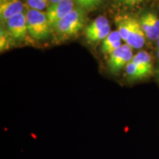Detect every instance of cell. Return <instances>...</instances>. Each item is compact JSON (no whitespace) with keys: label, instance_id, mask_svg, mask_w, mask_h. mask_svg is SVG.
Instances as JSON below:
<instances>
[{"label":"cell","instance_id":"obj_1","mask_svg":"<svg viewBox=\"0 0 159 159\" xmlns=\"http://www.w3.org/2000/svg\"><path fill=\"white\" fill-rule=\"evenodd\" d=\"M85 23V11L82 7H76L57 21L52 29L55 33V39L61 42L77 34L83 28Z\"/></svg>","mask_w":159,"mask_h":159},{"label":"cell","instance_id":"obj_2","mask_svg":"<svg viewBox=\"0 0 159 159\" xmlns=\"http://www.w3.org/2000/svg\"><path fill=\"white\" fill-rule=\"evenodd\" d=\"M25 16L28 33L33 39L44 40L49 36L52 27L45 12L27 8Z\"/></svg>","mask_w":159,"mask_h":159},{"label":"cell","instance_id":"obj_3","mask_svg":"<svg viewBox=\"0 0 159 159\" xmlns=\"http://www.w3.org/2000/svg\"><path fill=\"white\" fill-rule=\"evenodd\" d=\"M133 57V48L127 43L122 44L109 55L108 61L109 70L113 74L118 73L132 61Z\"/></svg>","mask_w":159,"mask_h":159},{"label":"cell","instance_id":"obj_4","mask_svg":"<svg viewBox=\"0 0 159 159\" xmlns=\"http://www.w3.org/2000/svg\"><path fill=\"white\" fill-rule=\"evenodd\" d=\"M74 9L75 2L73 0H62L59 2L50 4L46 13L51 27Z\"/></svg>","mask_w":159,"mask_h":159},{"label":"cell","instance_id":"obj_5","mask_svg":"<svg viewBox=\"0 0 159 159\" xmlns=\"http://www.w3.org/2000/svg\"><path fill=\"white\" fill-rule=\"evenodd\" d=\"M5 25L7 30L15 41H23L27 36L28 30L25 13H19L11 17L7 20Z\"/></svg>","mask_w":159,"mask_h":159},{"label":"cell","instance_id":"obj_6","mask_svg":"<svg viewBox=\"0 0 159 159\" xmlns=\"http://www.w3.org/2000/svg\"><path fill=\"white\" fill-rule=\"evenodd\" d=\"M140 25L149 40L155 41L159 38V18L153 13H144L141 17Z\"/></svg>","mask_w":159,"mask_h":159},{"label":"cell","instance_id":"obj_7","mask_svg":"<svg viewBox=\"0 0 159 159\" xmlns=\"http://www.w3.org/2000/svg\"><path fill=\"white\" fill-rule=\"evenodd\" d=\"M25 4L22 0H9L0 4V19L1 22L5 25L7 21L11 17L24 13L25 11Z\"/></svg>","mask_w":159,"mask_h":159},{"label":"cell","instance_id":"obj_8","mask_svg":"<svg viewBox=\"0 0 159 159\" xmlns=\"http://www.w3.org/2000/svg\"><path fill=\"white\" fill-rule=\"evenodd\" d=\"M145 33L142 29L139 20H136L134 27L131 30L129 36L126 41V43L131 48L140 49L145 43Z\"/></svg>","mask_w":159,"mask_h":159},{"label":"cell","instance_id":"obj_9","mask_svg":"<svg viewBox=\"0 0 159 159\" xmlns=\"http://www.w3.org/2000/svg\"><path fill=\"white\" fill-rule=\"evenodd\" d=\"M136 19L128 16H119L116 18L115 21L117 27V30L120 34L122 39L126 42L131 30L134 27Z\"/></svg>","mask_w":159,"mask_h":159},{"label":"cell","instance_id":"obj_10","mask_svg":"<svg viewBox=\"0 0 159 159\" xmlns=\"http://www.w3.org/2000/svg\"><path fill=\"white\" fill-rule=\"evenodd\" d=\"M122 40L118 30L112 31L102 41V52L106 55H111L122 45Z\"/></svg>","mask_w":159,"mask_h":159},{"label":"cell","instance_id":"obj_11","mask_svg":"<svg viewBox=\"0 0 159 159\" xmlns=\"http://www.w3.org/2000/svg\"><path fill=\"white\" fill-rule=\"evenodd\" d=\"M125 73H126L127 77L133 80L143 79L147 77L142 71V69L139 68V66L132 61L128 63V65L125 66Z\"/></svg>","mask_w":159,"mask_h":159},{"label":"cell","instance_id":"obj_12","mask_svg":"<svg viewBox=\"0 0 159 159\" xmlns=\"http://www.w3.org/2000/svg\"><path fill=\"white\" fill-rule=\"evenodd\" d=\"M132 62L141 66L147 67V68L152 69V63L151 56L148 52L145 51H141L134 55L132 59Z\"/></svg>","mask_w":159,"mask_h":159},{"label":"cell","instance_id":"obj_13","mask_svg":"<svg viewBox=\"0 0 159 159\" xmlns=\"http://www.w3.org/2000/svg\"><path fill=\"white\" fill-rule=\"evenodd\" d=\"M109 25L108 20L105 16H99L95 19L94 21H92L89 25L87 26L85 28V35L89 34V33H94L95 31L99 30L104 28Z\"/></svg>","mask_w":159,"mask_h":159},{"label":"cell","instance_id":"obj_14","mask_svg":"<svg viewBox=\"0 0 159 159\" xmlns=\"http://www.w3.org/2000/svg\"><path fill=\"white\" fill-rule=\"evenodd\" d=\"M111 33V27L110 25H108L104 27V28L99 30L95 31L94 33H89V34H86L85 36H86V39L89 42L97 43L100 41H103Z\"/></svg>","mask_w":159,"mask_h":159},{"label":"cell","instance_id":"obj_15","mask_svg":"<svg viewBox=\"0 0 159 159\" xmlns=\"http://www.w3.org/2000/svg\"><path fill=\"white\" fill-rule=\"evenodd\" d=\"M13 41L14 39L10 35L7 29L3 28L2 27L1 31H0V49H1V51L3 52L8 49L13 44Z\"/></svg>","mask_w":159,"mask_h":159},{"label":"cell","instance_id":"obj_16","mask_svg":"<svg viewBox=\"0 0 159 159\" xmlns=\"http://www.w3.org/2000/svg\"><path fill=\"white\" fill-rule=\"evenodd\" d=\"M49 0H26L27 8L43 11L49 7Z\"/></svg>","mask_w":159,"mask_h":159},{"label":"cell","instance_id":"obj_17","mask_svg":"<svg viewBox=\"0 0 159 159\" xmlns=\"http://www.w3.org/2000/svg\"><path fill=\"white\" fill-rule=\"evenodd\" d=\"M144 0H115L117 3L120 4L125 7H134L141 4Z\"/></svg>","mask_w":159,"mask_h":159},{"label":"cell","instance_id":"obj_18","mask_svg":"<svg viewBox=\"0 0 159 159\" xmlns=\"http://www.w3.org/2000/svg\"><path fill=\"white\" fill-rule=\"evenodd\" d=\"M86 1L87 0H75V2L76 3L80 6V7L85 9V6H86Z\"/></svg>","mask_w":159,"mask_h":159},{"label":"cell","instance_id":"obj_19","mask_svg":"<svg viewBox=\"0 0 159 159\" xmlns=\"http://www.w3.org/2000/svg\"><path fill=\"white\" fill-rule=\"evenodd\" d=\"M49 3H50V4H54V3L59 2L62 1V0H49Z\"/></svg>","mask_w":159,"mask_h":159},{"label":"cell","instance_id":"obj_20","mask_svg":"<svg viewBox=\"0 0 159 159\" xmlns=\"http://www.w3.org/2000/svg\"><path fill=\"white\" fill-rule=\"evenodd\" d=\"M7 1H9V0H0V4L4 3V2H7Z\"/></svg>","mask_w":159,"mask_h":159},{"label":"cell","instance_id":"obj_21","mask_svg":"<svg viewBox=\"0 0 159 159\" xmlns=\"http://www.w3.org/2000/svg\"><path fill=\"white\" fill-rule=\"evenodd\" d=\"M157 46H158V49H159V38H158V39L157 40Z\"/></svg>","mask_w":159,"mask_h":159},{"label":"cell","instance_id":"obj_22","mask_svg":"<svg viewBox=\"0 0 159 159\" xmlns=\"http://www.w3.org/2000/svg\"><path fill=\"white\" fill-rule=\"evenodd\" d=\"M158 59H159V49L158 50Z\"/></svg>","mask_w":159,"mask_h":159}]
</instances>
